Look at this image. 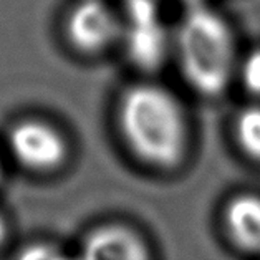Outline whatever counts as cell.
I'll return each mask as SVG.
<instances>
[{
    "label": "cell",
    "instance_id": "obj_1",
    "mask_svg": "<svg viewBox=\"0 0 260 260\" xmlns=\"http://www.w3.org/2000/svg\"><path fill=\"white\" fill-rule=\"evenodd\" d=\"M126 148L139 162L156 171H173L189 151V118L169 88L143 81L123 91L116 110Z\"/></svg>",
    "mask_w": 260,
    "mask_h": 260
},
{
    "label": "cell",
    "instance_id": "obj_2",
    "mask_svg": "<svg viewBox=\"0 0 260 260\" xmlns=\"http://www.w3.org/2000/svg\"><path fill=\"white\" fill-rule=\"evenodd\" d=\"M173 53L186 83L202 96H219L236 80V37L229 22L207 5L189 9L181 18Z\"/></svg>",
    "mask_w": 260,
    "mask_h": 260
},
{
    "label": "cell",
    "instance_id": "obj_3",
    "mask_svg": "<svg viewBox=\"0 0 260 260\" xmlns=\"http://www.w3.org/2000/svg\"><path fill=\"white\" fill-rule=\"evenodd\" d=\"M7 148L15 162L31 173L58 169L68 156V143L60 129L43 119H22L12 126Z\"/></svg>",
    "mask_w": 260,
    "mask_h": 260
},
{
    "label": "cell",
    "instance_id": "obj_4",
    "mask_svg": "<svg viewBox=\"0 0 260 260\" xmlns=\"http://www.w3.org/2000/svg\"><path fill=\"white\" fill-rule=\"evenodd\" d=\"M67 35L83 53H100L123 42L124 18L106 0H78L67 15Z\"/></svg>",
    "mask_w": 260,
    "mask_h": 260
},
{
    "label": "cell",
    "instance_id": "obj_5",
    "mask_svg": "<svg viewBox=\"0 0 260 260\" xmlns=\"http://www.w3.org/2000/svg\"><path fill=\"white\" fill-rule=\"evenodd\" d=\"M80 260H153L146 240L129 225L103 224L86 236Z\"/></svg>",
    "mask_w": 260,
    "mask_h": 260
},
{
    "label": "cell",
    "instance_id": "obj_6",
    "mask_svg": "<svg viewBox=\"0 0 260 260\" xmlns=\"http://www.w3.org/2000/svg\"><path fill=\"white\" fill-rule=\"evenodd\" d=\"M126 53L139 68L154 70L173 53V35L159 20L124 23Z\"/></svg>",
    "mask_w": 260,
    "mask_h": 260
},
{
    "label": "cell",
    "instance_id": "obj_7",
    "mask_svg": "<svg viewBox=\"0 0 260 260\" xmlns=\"http://www.w3.org/2000/svg\"><path fill=\"white\" fill-rule=\"evenodd\" d=\"M222 222L231 242L247 253H260V196L240 192L224 207Z\"/></svg>",
    "mask_w": 260,
    "mask_h": 260
},
{
    "label": "cell",
    "instance_id": "obj_8",
    "mask_svg": "<svg viewBox=\"0 0 260 260\" xmlns=\"http://www.w3.org/2000/svg\"><path fill=\"white\" fill-rule=\"evenodd\" d=\"M234 138L240 151L260 162V101L242 108L234 118Z\"/></svg>",
    "mask_w": 260,
    "mask_h": 260
},
{
    "label": "cell",
    "instance_id": "obj_9",
    "mask_svg": "<svg viewBox=\"0 0 260 260\" xmlns=\"http://www.w3.org/2000/svg\"><path fill=\"white\" fill-rule=\"evenodd\" d=\"M236 81L255 101H260V47L240 55L236 72Z\"/></svg>",
    "mask_w": 260,
    "mask_h": 260
},
{
    "label": "cell",
    "instance_id": "obj_10",
    "mask_svg": "<svg viewBox=\"0 0 260 260\" xmlns=\"http://www.w3.org/2000/svg\"><path fill=\"white\" fill-rule=\"evenodd\" d=\"M162 0H121V15L124 23L151 22L161 18Z\"/></svg>",
    "mask_w": 260,
    "mask_h": 260
},
{
    "label": "cell",
    "instance_id": "obj_11",
    "mask_svg": "<svg viewBox=\"0 0 260 260\" xmlns=\"http://www.w3.org/2000/svg\"><path fill=\"white\" fill-rule=\"evenodd\" d=\"M15 260H80L78 255H70L48 242H34L25 245L17 253Z\"/></svg>",
    "mask_w": 260,
    "mask_h": 260
},
{
    "label": "cell",
    "instance_id": "obj_12",
    "mask_svg": "<svg viewBox=\"0 0 260 260\" xmlns=\"http://www.w3.org/2000/svg\"><path fill=\"white\" fill-rule=\"evenodd\" d=\"M5 237H7V224H5V219H4V215L0 214V245L4 244Z\"/></svg>",
    "mask_w": 260,
    "mask_h": 260
},
{
    "label": "cell",
    "instance_id": "obj_13",
    "mask_svg": "<svg viewBox=\"0 0 260 260\" xmlns=\"http://www.w3.org/2000/svg\"><path fill=\"white\" fill-rule=\"evenodd\" d=\"M181 2L186 5L187 10L189 9H194V7H201V5H206L204 0H181Z\"/></svg>",
    "mask_w": 260,
    "mask_h": 260
},
{
    "label": "cell",
    "instance_id": "obj_14",
    "mask_svg": "<svg viewBox=\"0 0 260 260\" xmlns=\"http://www.w3.org/2000/svg\"><path fill=\"white\" fill-rule=\"evenodd\" d=\"M0 177H2V166H0Z\"/></svg>",
    "mask_w": 260,
    "mask_h": 260
}]
</instances>
